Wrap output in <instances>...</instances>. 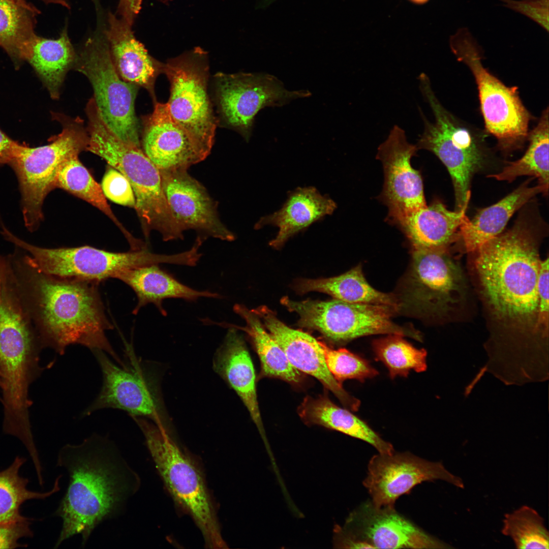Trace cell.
<instances>
[{"label": "cell", "instance_id": "cell-40", "mask_svg": "<svg viewBox=\"0 0 549 549\" xmlns=\"http://www.w3.org/2000/svg\"><path fill=\"white\" fill-rule=\"evenodd\" d=\"M505 6L529 17L548 30V0H501Z\"/></svg>", "mask_w": 549, "mask_h": 549}, {"label": "cell", "instance_id": "cell-15", "mask_svg": "<svg viewBox=\"0 0 549 549\" xmlns=\"http://www.w3.org/2000/svg\"><path fill=\"white\" fill-rule=\"evenodd\" d=\"M220 113L226 124L248 140L255 116L265 107H280L308 97L307 90L289 91L277 77L264 73L226 74L215 77Z\"/></svg>", "mask_w": 549, "mask_h": 549}, {"label": "cell", "instance_id": "cell-45", "mask_svg": "<svg viewBox=\"0 0 549 549\" xmlns=\"http://www.w3.org/2000/svg\"><path fill=\"white\" fill-rule=\"evenodd\" d=\"M18 143L0 130V168L8 165Z\"/></svg>", "mask_w": 549, "mask_h": 549}, {"label": "cell", "instance_id": "cell-25", "mask_svg": "<svg viewBox=\"0 0 549 549\" xmlns=\"http://www.w3.org/2000/svg\"><path fill=\"white\" fill-rule=\"evenodd\" d=\"M117 279L129 286L135 293L137 303L132 311L137 314L141 308L154 304L164 316L167 313L163 301L168 298H180L194 301L201 297L219 298L220 294L209 291H198L181 283L170 273L162 269L159 264H153L122 270Z\"/></svg>", "mask_w": 549, "mask_h": 549}, {"label": "cell", "instance_id": "cell-16", "mask_svg": "<svg viewBox=\"0 0 549 549\" xmlns=\"http://www.w3.org/2000/svg\"><path fill=\"white\" fill-rule=\"evenodd\" d=\"M436 480L464 488L462 479L450 472L441 462L428 461L408 452H394L379 453L371 459L363 484L374 506L392 508L399 497L409 493L416 485Z\"/></svg>", "mask_w": 549, "mask_h": 549}, {"label": "cell", "instance_id": "cell-17", "mask_svg": "<svg viewBox=\"0 0 549 549\" xmlns=\"http://www.w3.org/2000/svg\"><path fill=\"white\" fill-rule=\"evenodd\" d=\"M417 149L408 141L405 131L396 125L378 149L377 158L384 173L382 198L388 208L389 219L400 226L426 205L421 176L411 164Z\"/></svg>", "mask_w": 549, "mask_h": 549}, {"label": "cell", "instance_id": "cell-5", "mask_svg": "<svg viewBox=\"0 0 549 549\" xmlns=\"http://www.w3.org/2000/svg\"><path fill=\"white\" fill-rule=\"evenodd\" d=\"M131 417L144 436L166 488L175 502L192 516L202 534L206 547L227 548L214 505L198 467L177 446L164 426L143 417Z\"/></svg>", "mask_w": 549, "mask_h": 549}, {"label": "cell", "instance_id": "cell-22", "mask_svg": "<svg viewBox=\"0 0 549 549\" xmlns=\"http://www.w3.org/2000/svg\"><path fill=\"white\" fill-rule=\"evenodd\" d=\"M104 33L116 70L126 82L146 89L154 97V84L162 64L135 38L132 25L110 12Z\"/></svg>", "mask_w": 549, "mask_h": 549}, {"label": "cell", "instance_id": "cell-46", "mask_svg": "<svg viewBox=\"0 0 549 549\" xmlns=\"http://www.w3.org/2000/svg\"><path fill=\"white\" fill-rule=\"evenodd\" d=\"M15 1L21 3V4H22L23 5L29 6V5H28V4H27L24 1V0H15ZM41 1L44 2L46 4L53 3V4H59V5H62V6H63L64 7H65L68 8V9L70 8V5H69V3L68 2V0H41Z\"/></svg>", "mask_w": 549, "mask_h": 549}, {"label": "cell", "instance_id": "cell-32", "mask_svg": "<svg viewBox=\"0 0 549 549\" xmlns=\"http://www.w3.org/2000/svg\"><path fill=\"white\" fill-rule=\"evenodd\" d=\"M55 186L88 202L107 216L121 231L131 250L142 247L143 242L133 236L116 217L101 186L80 161L78 156L73 157L62 164L57 174Z\"/></svg>", "mask_w": 549, "mask_h": 549}, {"label": "cell", "instance_id": "cell-42", "mask_svg": "<svg viewBox=\"0 0 549 549\" xmlns=\"http://www.w3.org/2000/svg\"><path fill=\"white\" fill-rule=\"evenodd\" d=\"M548 259L541 260L537 295L538 306L535 327L547 330L548 325Z\"/></svg>", "mask_w": 549, "mask_h": 549}, {"label": "cell", "instance_id": "cell-18", "mask_svg": "<svg viewBox=\"0 0 549 549\" xmlns=\"http://www.w3.org/2000/svg\"><path fill=\"white\" fill-rule=\"evenodd\" d=\"M342 530L379 548H452L419 528L394 507L361 505L347 518Z\"/></svg>", "mask_w": 549, "mask_h": 549}, {"label": "cell", "instance_id": "cell-21", "mask_svg": "<svg viewBox=\"0 0 549 549\" xmlns=\"http://www.w3.org/2000/svg\"><path fill=\"white\" fill-rule=\"evenodd\" d=\"M143 126L142 150L160 171L188 170L208 155L173 119L167 103L156 102Z\"/></svg>", "mask_w": 549, "mask_h": 549}, {"label": "cell", "instance_id": "cell-6", "mask_svg": "<svg viewBox=\"0 0 549 549\" xmlns=\"http://www.w3.org/2000/svg\"><path fill=\"white\" fill-rule=\"evenodd\" d=\"M419 80L420 90L433 111L435 122L430 121L419 108L424 130L416 146L434 153L447 168L454 188L455 210H460L470 200L471 180L483 163L484 135L443 107L425 74L421 73Z\"/></svg>", "mask_w": 549, "mask_h": 549}, {"label": "cell", "instance_id": "cell-33", "mask_svg": "<svg viewBox=\"0 0 549 549\" xmlns=\"http://www.w3.org/2000/svg\"><path fill=\"white\" fill-rule=\"evenodd\" d=\"M548 108L546 107L534 129L529 132L528 147L520 159L510 162L499 172L489 177L512 181L523 175L538 179L544 195L548 191Z\"/></svg>", "mask_w": 549, "mask_h": 549}, {"label": "cell", "instance_id": "cell-20", "mask_svg": "<svg viewBox=\"0 0 549 549\" xmlns=\"http://www.w3.org/2000/svg\"><path fill=\"white\" fill-rule=\"evenodd\" d=\"M252 310L260 319L295 369L317 379L348 409L358 410L359 400L347 392L328 370L320 341L305 332L288 327L265 306Z\"/></svg>", "mask_w": 549, "mask_h": 549}, {"label": "cell", "instance_id": "cell-24", "mask_svg": "<svg viewBox=\"0 0 549 549\" xmlns=\"http://www.w3.org/2000/svg\"><path fill=\"white\" fill-rule=\"evenodd\" d=\"M336 207L333 200L321 195L315 187L298 188L289 193L281 208L261 217L254 228L259 229L268 225L278 227V234L269 245L279 249L296 233L332 214Z\"/></svg>", "mask_w": 549, "mask_h": 549}, {"label": "cell", "instance_id": "cell-7", "mask_svg": "<svg viewBox=\"0 0 549 549\" xmlns=\"http://www.w3.org/2000/svg\"><path fill=\"white\" fill-rule=\"evenodd\" d=\"M62 132L43 146L30 147L17 144L9 165L17 177L21 207L27 229L37 230L43 220L42 206L47 195L56 188L57 174L67 160L86 150L88 135L82 121L58 117Z\"/></svg>", "mask_w": 549, "mask_h": 549}, {"label": "cell", "instance_id": "cell-44", "mask_svg": "<svg viewBox=\"0 0 549 549\" xmlns=\"http://www.w3.org/2000/svg\"><path fill=\"white\" fill-rule=\"evenodd\" d=\"M143 0H119L117 13L120 18L132 25L141 9Z\"/></svg>", "mask_w": 549, "mask_h": 549}, {"label": "cell", "instance_id": "cell-10", "mask_svg": "<svg viewBox=\"0 0 549 549\" xmlns=\"http://www.w3.org/2000/svg\"><path fill=\"white\" fill-rule=\"evenodd\" d=\"M281 303L296 313L298 324L316 330L336 343L373 334H398L421 340L420 334L395 324L391 320L397 310L391 306L352 303L333 298L295 301L285 296Z\"/></svg>", "mask_w": 549, "mask_h": 549}, {"label": "cell", "instance_id": "cell-47", "mask_svg": "<svg viewBox=\"0 0 549 549\" xmlns=\"http://www.w3.org/2000/svg\"><path fill=\"white\" fill-rule=\"evenodd\" d=\"M8 257H5L0 255V286L2 278L6 267Z\"/></svg>", "mask_w": 549, "mask_h": 549}, {"label": "cell", "instance_id": "cell-39", "mask_svg": "<svg viewBox=\"0 0 549 549\" xmlns=\"http://www.w3.org/2000/svg\"><path fill=\"white\" fill-rule=\"evenodd\" d=\"M101 188L106 198L116 204L135 208V198L132 187L119 171L107 167L103 177Z\"/></svg>", "mask_w": 549, "mask_h": 549}, {"label": "cell", "instance_id": "cell-35", "mask_svg": "<svg viewBox=\"0 0 549 549\" xmlns=\"http://www.w3.org/2000/svg\"><path fill=\"white\" fill-rule=\"evenodd\" d=\"M26 461L16 456L12 464L0 472V523H10L26 519L21 515L20 507L26 501L44 499L59 490L58 476L52 489L45 493L27 489L28 480L19 475V470Z\"/></svg>", "mask_w": 549, "mask_h": 549}, {"label": "cell", "instance_id": "cell-8", "mask_svg": "<svg viewBox=\"0 0 549 549\" xmlns=\"http://www.w3.org/2000/svg\"><path fill=\"white\" fill-rule=\"evenodd\" d=\"M450 46L475 78L486 132L494 136L503 149L521 146L527 139L532 116L517 87L506 86L483 66L480 48L467 29L452 36Z\"/></svg>", "mask_w": 549, "mask_h": 549}, {"label": "cell", "instance_id": "cell-43", "mask_svg": "<svg viewBox=\"0 0 549 549\" xmlns=\"http://www.w3.org/2000/svg\"><path fill=\"white\" fill-rule=\"evenodd\" d=\"M333 544L337 548H374L370 544L346 533L339 526L334 529Z\"/></svg>", "mask_w": 549, "mask_h": 549}, {"label": "cell", "instance_id": "cell-48", "mask_svg": "<svg viewBox=\"0 0 549 549\" xmlns=\"http://www.w3.org/2000/svg\"><path fill=\"white\" fill-rule=\"evenodd\" d=\"M411 1H413L415 3H418V4H422V3H425L428 0H411Z\"/></svg>", "mask_w": 549, "mask_h": 549}, {"label": "cell", "instance_id": "cell-30", "mask_svg": "<svg viewBox=\"0 0 549 549\" xmlns=\"http://www.w3.org/2000/svg\"><path fill=\"white\" fill-rule=\"evenodd\" d=\"M295 289L301 294L317 291L349 302L389 306L399 312L396 295L383 293L372 287L364 278L360 265L336 277L301 279L296 283Z\"/></svg>", "mask_w": 549, "mask_h": 549}, {"label": "cell", "instance_id": "cell-19", "mask_svg": "<svg viewBox=\"0 0 549 549\" xmlns=\"http://www.w3.org/2000/svg\"><path fill=\"white\" fill-rule=\"evenodd\" d=\"M187 170L160 171L168 203L181 229L195 230L205 239L234 240V234L219 218L217 203Z\"/></svg>", "mask_w": 549, "mask_h": 549}, {"label": "cell", "instance_id": "cell-49", "mask_svg": "<svg viewBox=\"0 0 549 549\" xmlns=\"http://www.w3.org/2000/svg\"><path fill=\"white\" fill-rule=\"evenodd\" d=\"M276 1H277V0H264V3L265 4H269L274 2Z\"/></svg>", "mask_w": 549, "mask_h": 549}, {"label": "cell", "instance_id": "cell-13", "mask_svg": "<svg viewBox=\"0 0 549 549\" xmlns=\"http://www.w3.org/2000/svg\"><path fill=\"white\" fill-rule=\"evenodd\" d=\"M170 83L167 103L173 119L208 154L215 140L217 120L207 93L208 68L204 53L196 49L162 65Z\"/></svg>", "mask_w": 549, "mask_h": 549}, {"label": "cell", "instance_id": "cell-23", "mask_svg": "<svg viewBox=\"0 0 549 549\" xmlns=\"http://www.w3.org/2000/svg\"><path fill=\"white\" fill-rule=\"evenodd\" d=\"M212 363L215 371L239 396L267 444L257 400L254 366L246 343L236 329L228 327Z\"/></svg>", "mask_w": 549, "mask_h": 549}, {"label": "cell", "instance_id": "cell-4", "mask_svg": "<svg viewBox=\"0 0 549 549\" xmlns=\"http://www.w3.org/2000/svg\"><path fill=\"white\" fill-rule=\"evenodd\" d=\"M85 112L88 142L86 150L104 160L130 182L135 198V209L142 229L163 228L173 219L166 198L159 170L140 147L125 142L103 120L95 100L90 98Z\"/></svg>", "mask_w": 549, "mask_h": 549}, {"label": "cell", "instance_id": "cell-37", "mask_svg": "<svg viewBox=\"0 0 549 549\" xmlns=\"http://www.w3.org/2000/svg\"><path fill=\"white\" fill-rule=\"evenodd\" d=\"M501 533L510 537L517 548L549 547V533L543 518L527 505L505 514Z\"/></svg>", "mask_w": 549, "mask_h": 549}, {"label": "cell", "instance_id": "cell-14", "mask_svg": "<svg viewBox=\"0 0 549 549\" xmlns=\"http://www.w3.org/2000/svg\"><path fill=\"white\" fill-rule=\"evenodd\" d=\"M92 351L101 368L103 383L97 397L82 415L86 416L104 408L118 409L128 412L131 417H146L163 426L155 378L136 355L132 345L126 343L123 366L113 363L102 350Z\"/></svg>", "mask_w": 549, "mask_h": 549}, {"label": "cell", "instance_id": "cell-2", "mask_svg": "<svg viewBox=\"0 0 549 549\" xmlns=\"http://www.w3.org/2000/svg\"><path fill=\"white\" fill-rule=\"evenodd\" d=\"M15 260L22 296L42 348L62 355L69 346L78 344L102 350L124 364L106 336L113 326L105 314L99 282L48 274L23 257Z\"/></svg>", "mask_w": 549, "mask_h": 549}, {"label": "cell", "instance_id": "cell-36", "mask_svg": "<svg viewBox=\"0 0 549 549\" xmlns=\"http://www.w3.org/2000/svg\"><path fill=\"white\" fill-rule=\"evenodd\" d=\"M375 359L387 368L391 378L406 377L411 371L423 372L426 369V352L417 349L398 334L375 340L373 343Z\"/></svg>", "mask_w": 549, "mask_h": 549}, {"label": "cell", "instance_id": "cell-50", "mask_svg": "<svg viewBox=\"0 0 549 549\" xmlns=\"http://www.w3.org/2000/svg\"><path fill=\"white\" fill-rule=\"evenodd\" d=\"M1 384H2V381H1V373H0V387L1 386Z\"/></svg>", "mask_w": 549, "mask_h": 549}, {"label": "cell", "instance_id": "cell-1", "mask_svg": "<svg viewBox=\"0 0 549 549\" xmlns=\"http://www.w3.org/2000/svg\"><path fill=\"white\" fill-rule=\"evenodd\" d=\"M57 465L69 476L66 494L55 512L63 525L55 548L75 535L84 546L104 521L120 514L138 491L140 479L113 441L94 434L60 450Z\"/></svg>", "mask_w": 549, "mask_h": 549}, {"label": "cell", "instance_id": "cell-26", "mask_svg": "<svg viewBox=\"0 0 549 549\" xmlns=\"http://www.w3.org/2000/svg\"><path fill=\"white\" fill-rule=\"evenodd\" d=\"M531 179L495 204L480 209L472 219L468 218L463 223L458 237L462 240L467 252L477 251L483 244L501 233L516 210L537 194H544L543 188L538 184L530 186Z\"/></svg>", "mask_w": 549, "mask_h": 549}, {"label": "cell", "instance_id": "cell-3", "mask_svg": "<svg viewBox=\"0 0 549 549\" xmlns=\"http://www.w3.org/2000/svg\"><path fill=\"white\" fill-rule=\"evenodd\" d=\"M534 227L525 216L483 244L475 266L484 295L496 315L535 326L541 260Z\"/></svg>", "mask_w": 549, "mask_h": 549}, {"label": "cell", "instance_id": "cell-29", "mask_svg": "<svg viewBox=\"0 0 549 549\" xmlns=\"http://www.w3.org/2000/svg\"><path fill=\"white\" fill-rule=\"evenodd\" d=\"M298 411L306 423L322 425L364 441L372 445L379 453L394 452L392 445L382 439L365 422L349 410L337 406L326 396L305 398Z\"/></svg>", "mask_w": 549, "mask_h": 549}, {"label": "cell", "instance_id": "cell-31", "mask_svg": "<svg viewBox=\"0 0 549 549\" xmlns=\"http://www.w3.org/2000/svg\"><path fill=\"white\" fill-rule=\"evenodd\" d=\"M76 56L65 28L56 39L37 36L27 61L41 78L51 97L57 99L66 75L74 66Z\"/></svg>", "mask_w": 549, "mask_h": 549}, {"label": "cell", "instance_id": "cell-9", "mask_svg": "<svg viewBox=\"0 0 549 549\" xmlns=\"http://www.w3.org/2000/svg\"><path fill=\"white\" fill-rule=\"evenodd\" d=\"M4 238L29 254L23 258L30 265L50 275L101 282L114 278L119 272L153 264L181 265L180 253L158 254L147 248L114 252L89 246L46 248L32 245L18 238L7 228L2 231Z\"/></svg>", "mask_w": 549, "mask_h": 549}, {"label": "cell", "instance_id": "cell-11", "mask_svg": "<svg viewBox=\"0 0 549 549\" xmlns=\"http://www.w3.org/2000/svg\"><path fill=\"white\" fill-rule=\"evenodd\" d=\"M104 35L97 33L86 41L74 66L91 83L93 98L108 127L125 142L140 147L135 112L138 86L119 76Z\"/></svg>", "mask_w": 549, "mask_h": 549}, {"label": "cell", "instance_id": "cell-38", "mask_svg": "<svg viewBox=\"0 0 549 549\" xmlns=\"http://www.w3.org/2000/svg\"><path fill=\"white\" fill-rule=\"evenodd\" d=\"M320 343L327 367L340 383L347 379L363 382L378 374V372L368 361L346 349H333L321 341Z\"/></svg>", "mask_w": 549, "mask_h": 549}, {"label": "cell", "instance_id": "cell-27", "mask_svg": "<svg viewBox=\"0 0 549 549\" xmlns=\"http://www.w3.org/2000/svg\"><path fill=\"white\" fill-rule=\"evenodd\" d=\"M469 202L460 210L450 211L439 200L422 207L400 226L413 249H447L458 237L459 228L467 219Z\"/></svg>", "mask_w": 549, "mask_h": 549}, {"label": "cell", "instance_id": "cell-34", "mask_svg": "<svg viewBox=\"0 0 549 549\" xmlns=\"http://www.w3.org/2000/svg\"><path fill=\"white\" fill-rule=\"evenodd\" d=\"M38 13L30 6L15 0H0V46L15 60L28 59L37 35L31 14Z\"/></svg>", "mask_w": 549, "mask_h": 549}, {"label": "cell", "instance_id": "cell-28", "mask_svg": "<svg viewBox=\"0 0 549 549\" xmlns=\"http://www.w3.org/2000/svg\"><path fill=\"white\" fill-rule=\"evenodd\" d=\"M233 310L245 320V326L209 319H207L206 324H217L225 328L233 327L244 331L251 340L259 356L262 375L279 378L294 385L300 383V373L289 362L284 351L265 329L259 317L242 304H235Z\"/></svg>", "mask_w": 549, "mask_h": 549}, {"label": "cell", "instance_id": "cell-12", "mask_svg": "<svg viewBox=\"0 0 549 549\" xmlns=\"http://www.w3.org/2000/svg\"><path fill=\"white\" fill-rule=\"evenodd\" d=\"M460 268L447 249H413L410 268L399 295V312L419 317L445 315L464 290Z\"/></svg>", "mask_w": 549, "mask_h": 549}, {"label": "cell", "instance_id": "cell-41", "mask_svg": "<svg viewBox=\"0 0 549 549\" xmlns=\"http://www.w3.org/2000/svg\"><path fill=\"white\" fill-rule=\"evenodd\" d=\"M28 518L7 523H0V549L25 547L18 541L24 537H32L33 532L30 528Z\"/></svg>", "mask_w": 549, "mask_h": 549}]
</instances>
